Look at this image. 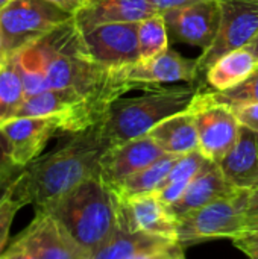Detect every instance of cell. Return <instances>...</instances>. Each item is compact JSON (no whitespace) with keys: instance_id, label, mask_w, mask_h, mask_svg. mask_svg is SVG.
I'll use <instances>...</instances> for the list:
<instances>
[{"instance_id":"1","label":"cell","mask_w":258,"mask_h":259,"mask_svg":"<svg viewBox=\"0 0 258 259\" xmlns=\"http://www.w3.org/2000/svg\"><path fill=\"white\" fill-rule=\"evenodd\" d=\"M26 97L47 90H70L102 111L134 87L119 82L111 68L91 59L71 17L15 55Z\"/></svg>"},{"instance_id":"2","label":"cell","mask_w":258,"mask_h":259,"mask_svg":"<svg viewBox=\"0 0 258 259\" xmlns=\"http://www.w3.org/2000/svg\"><path fill=\"white\" fill-rule=\"evenodd\" d=\"M109 147L103 120L71 134L62 146L21 170L12 184L11 197L24 206H38L61 196L85 179L99 176L100 159Z\"/></svg>"},{"instance_id":"3","label":"cell","mask_w":258,"mask_h":259,"mask_svg":"<svg viewBox=\"0 0 258 259\" xmlns=\"http://www.w3.org/2000/svg\"><path fill=\"white\" fill-rule=\"evenodd\" d=\"M35 209L52 214L91 253V259L120 225L119 196L100 176L85 179Z\"/></svg>"},{"instance_id":"4","label":"cell","mask_w":258,"mask_h":259,"mask_svg":"<svg viewBox=\"0 0 258 259\" xmlns=\"http://www.w3.org/2000/svg\"><path fill=\"white\" fill-rule=\"evenodd\" d=\"M199 90L195 87H148L141 96L116 99L103 115L111 147L148 135L160 121L186 111Z\"/></svg>"},{"instance_id":"5","label":"cell","mask_w":258,"mask_h":259,"mask_svg":"<svg viewBox=\"0 0 258 259\" xmlns=\"http://www.w3.org/2000/svg\"><path fill=\"white\" fill-rule=\"evenodd\" d=\"M249 190L237 188L228 196H224L178 220V240L184 247L214 240L236 238L248 225Z\"/></svg>"},{"instance_id":"6","label":"cell","mask_w":258,"mask_h":259,"mask_svg":"<svg viewBox=\"0 0 258 259\" xmlns=\"http://www.w3.org/2000/svg\"><path fill=\"white\" fill-rule=\"evenodd\" d=\"M2 259H91L68 231L49 212L36 209L35 219L9 241Z\"/></svg>"},{"instance_id":"7","label":"cell","mask_w":258,"mask_h":259,"mask_svg":"<svg viewBox=\"0 0 258 259\" xmlns=\"http://www.w3.org/2000/svg\"><path fill=\"white\" fill-rule=\"evenodd\" d=\"M71 17L47 0H11L0 11L6 56L15 55Z\"/></svg>"},{"instance_id":"8","label":"cell","mask_w":258,"mask_h":259,"mask_svg":"<svg viewBox=\"0 0 258 259\" xmlns=\"http://www.w3.org/2000/svg\"><path fill=\"white\" fill-rule=\"evenodd\" d=\"M193 111L199 150L211 161L219 162L236 144L240 132V123L234 109L213 99L208 93H198L190 105Z\"/></svg>"},{"instance_id":"9","label":"cell","mask_w":258,"mask_h":259,"mask_svg":"<svg viewBox=\"0 0 258 259\" xmlns=\"http://www.w3.org/2000/svg\"><path fill=\"white\" fill-rule=\"evenodd\" d=\"M258 33V0H220V24L213 44L198 58L205 73L224 55L246 47Z\"/></svg>"},{"instance_id":"10","label":"cell","mask_w":258,"mask_h":259,"mask_svg":"<svg viewBox=\"0 0 258 259\" xmlns=\"http://www.w3.org/2000/svg\"><path fill=\"white\" fill-rule=\"evenodd\" d=\"M85 50L100 65L116 70L140 61L138 21L105 23L82 32Z\"/></svg>"},{"instance_id":"11","label":"cell","mask_w":258,"mask_h":259,"mask_svg":"<svg viewBox=\"0 0 258 259\" xmlns=\"http://www.w3.org/2000/svg\"><path fill=\"white\" fill-rule=\"evenodd\" d=\"M172 39L207 50L217 36L220 0H202L161 12Z\"/></svg>"},{"instance_id":"12","label":"cell","mask_w":258,"mask_h":259,"mask_svg":"<svg viewBox=\"0 0 258 259\" xmlns=\"http://www.w3.org/2000/svg\"><path fill=\"white\" fill-rule=\"evenodd\" d=\"M113 73L119 82L134 88H148L176 82L192 83L198 79L199 64L198 59L184 58L178 52L167 49L152 59L137 61L134 64L116 68Z\"/></svg>"},{"instance_id":"13","label":"cell","mask_w":258,"mask_h":259,"mask_svg":"<svg viewBox=\"0 0 258 259\" xmlns=\"http://www.w3.org/2000/svg\"><path fill=\"white\" fill-rule=\"evenodd\" d=\"M184 255L178 238L119 226L93 259H181Z\"/></svg>"},{"instance_id":"14","label":"cell","mask_w":258,"mask_h":259,"mask_svg":"<svg viewBox=\"0 0 258 259\" xmlns=\"http://www.w3.org/2000/svg\"><path fill=\"white\" fill-rule=\"evenodd\" d=\"M119 211L122 228L178 238V219L157 191L119 196Z\"/></svg>"},{"instance_id":"15","label":"cell","mask_w":258,"mask_h":259,"mask_svg":"<svg viewBox=\"0 0 258 259\" xmlns=\"http://www.w3.org/2000/svg\"><path fill=\"white\" fill-rule=\"evenodd\" d=\"M166 152L149 137L128 140L109 147L100 159V179L111 188H116L131 175L155 162Z\"/></svg>"},{"instance_id":"16","label":"cell","mask_w":258,"mask_h":259,"mask_svg":"<svg viewBox=\"0 0 258 259\" xmlns=\"http://www.w3.org/2000/svg\"><path fill=\"white\" fill-rule=\"evenodd\" d=\"M0 129L9 140L14 162L26 167L41 155L53 134L61 132V121L58 117H14Z\"/></svg>"},{"instance_id":"17","label":"cell","mask_w":258,"mask_h":259,"mask_svg":"<svg viewBox=\"0 0 258 259\" xmlns=\"http://www.w3.org/2000/svg\"><path fill=\"white\" fill-rule=\"evenodd\" d=\"M225 179L240 190H258V132L240 124L236 144L217 162Z\"/></svg>"},{"instance_id":"18","label":"cell","mask_w":258,"mask_h":259,"mask_svg":"<svg viewBox=\"0 0 258 259\" xmlns=\"http://www.w3.org/2000/svg\"><path fill=\"white\" fill-rule=\"evenodd\" d=\"M157 12L151 0H87L73 18L84 32L105 23H137Z\"/></svg>"},{"instance_id":"19","label":"cell","mask_w":258,"mask_h":259,"mask_svg":"<svg viewBox=\"0 0 258 259\" xmlns=\"http://www.w3.org/2000/svg\"><path fill=\"white\" fill-rule=\"evenodd\" d=\"M234 188L224 176L219 164L216 161L208 159L202 170L193 178V181L189 184L184 194L172 203L169 208L173 212V215L179 220L181 217L224 197L236 191Z\"/></svg>"},{"instance_id":"20","label":"cell","mask_w":258,"mask_h":259,"mask_svg":"<svg viewBox=\"0 0 258 259\" xmlns=\"http://www.w3.org/2000/svg\"><path fill=\"white\" fill-rule=\"evenodd\" d=\"M148 135L166 152L172 155H186L199 149L196 121L190 106L154 126Z\"/></svg>"},{"instance_id":"21","label":"cell","mask_w":258,"mask_h":259,"mask_svg":"<svg viewBox=\"0 0 258 259\" xmlns=\"http://www.w3.org/2000/svg\"><path fill=\"white\" fill-rule=\"evenodd\" d=\"M257 67L258 61L254 53L248 47H242L219 58L208 67L205 77L214 91H224L242 83Z\"/></svg>"},{"instance_id":"22","label":"cell","mask_w":258,"mask_h":259,"mask_svg":"<svg viewBox=\"0 0 258 259\" xmlns=\"http://www.w3.org/2000/svg\"><path fill=\"white\" fill-rule=\"evenodd\" d=\"M207 161L208 158L199 149L181 155L167 173V176L164 178V181L157 188V193L161 197V200L169 206L175 203L184 194L189 184L202 170Z\"/></svg>"},{"instance_id":"23","label":"cell","mask_w":258,"mask_h":259,"mask_svg":"<svg viewBox=\"0 0 258 259\" xmlns=\"http://www.w3.org/2000/svg\"><path fill=\"white\" fill-rule=\"evenodd\" d=\"M26 99L23 77L14 55L0 62V124L17 117Z\"/></svg>"},{"instance_id":"24","label":"cell","mask_w":258,"mask_h":259,"mask_svg":"<svg viewBox=\"0 0 258 259\" xmlns=\"http://www.w3.org/2000/svg\"><path fill=\"white\" fill-rule=\"evenodd\" d=\"M179 156L181 155L164 153L155 162L131 175L113 190L119 196H134V194L157 191L158 185L164 181V178L167 176V173L170 171V168L173 167V164L178 161Z\"/></svg>"},{"instance_id":"25","label":"cell","mask_w":258,"mask_h":259,"mask_svg":"<svg viewBox=\"0 0 258 259\" xmlns=\"http://www.w3.org/2000/svg\"><path fill=\"white\" fill-rule=\"evenodd\" d=\"M140 61L152 59L169 49V32L161 12L138 21Z\"/></svg>"},{"instance_id":"26","label":"cell","mask_w":258,"mask_h":259,"mask_svg":"<svg viewBox=\"0 0 258 259\" xmlns=\"http://www.w3.org/2000/svg\"><path fill=\"white\" fill-rule=\"evenodd\" d=\"M210 94L214 100L222 102L231 108L243 103L258 102V67L242 83L224 91H210Z\"/></svg>"},{"instance_id":"27","label":"cell","mask_w":258,"mask_h":259,"mask_svg":"<svg viewBox=\"0 0 258 259\" xmlns=\"http://www.w3.org/2000/svg\"><path fill=\"white\" fill-rule=\"evenodd\" d=\"M24 205L21 202L11 197V193L0 203V256L3 255V252L6 250V247L9 244V231H11L12 222L15 219V214Z\"/></svg>"},{"instance_id":"28","label":"cell","mask_w":258,"mask_h":259,"mask_svg":"<svg viewBox=\"0 0 258 259\" xmlns=\"http://www.w3.org/2000/svg\"><path fill=\"white\" fill-rule=\"evenodd\" d=\"M234 246L243 252L246 256L252 259H258V232L257 231H243L239 237L233 238Z\"/></svg>"},{"instance_id":"29","label":"cell","mask_w":258,"mask_h":259,"mask_svg":"<svg viewBox=\"0 0 258 259\" xmlns=\"http://www.w3.org/2000/svg\"><path fill=\"white\" fill-rule=\"evenodd\" d=\"M24 167H20L14 162L12 159V152H11V144L3 131L0 129V176L8 175V173H15L21 171Z\"/></svg>"},{"instance_id":"30","label":"cell","mask_w":258,"mask_h":259,"mask_svg":"<svg viewBox=\"0 0 258 259\" xmlns=\"http://www.w3.org/2000/svg\"><path fill=\"white\" fill-rule=\"evenodd\" d=\"M233 109L242 126H246L258 132V102L243 103V105L234 106Z\"/></svg>"},{"instance_id":"31","label":"cell","mask_w":258,"mask_h":259,"mask_svg":"<svg viewBox=\"0 0 258 259\" xmlns=\"http://www.w3.org/2000/svg\"><path fill=\"white\" fill-rule=\"evenodd\" d=\"M258 226V190H254L249 197V206H248V225L246 229H251Z\"/></svg>"},{"instance_id":"32","label":"cell","mask_w":258,"mask_h":259,"mask_svg":"<svg viewBox=\"0 0 258 259\" xmlns=\"http://www.w3.org/2000/svg\"><path fill=\"white\" fill-rule=\"evenodd\" d=\"M47 2L56 5L58 8L64 9L65 12H68L71 15L78 14L87 3V0H47Z\"/></svg>"},{"instance_id":"33","label":"cell","mask_w":258,"mask_h":259,"mask_svg":"<svg viewBox=\"0 0 258 259\" xmlns=\"http://www.w3.org/2000/svg\"><path fill=\"white\" fill-rule=\"evenodd\" d=\"M151 2L158 12H164V11L172 9V8H179V6L192 5V3L202 2V0H151Z\"/></svg>"},{"instance_id":"34","label":"cell","mask_w":258,"mask_h":259,"mask_svg":"<svg viewBox=\"0 0 258 259\" xmlns=\"http://www.w3.org/2000/svg\"><path fill=\"white\" fill-rule=\"evenodd\" d=\"M21 171H15V173H8V175H2L0 176V203L2 200L11 193L12 190V184L15 181V178L20 175Z\"/></svg>"},{"instance_id":"35","label":"cell","mask_w":258,"mask_h":259,"mask_svg":"<svg viewBox=\"0 0 258 259\" xmlns=\"http://www.w3.org/2000/svg\"><path fill=\"white\" fill-rule=\"evenodd\" d=\"M246 47H248V49H249V50L254 53V56L257 58V61H258V33L255 35V38H254V39H252V41H251V42H249Z\"/></svg>"},{"instance_id":"36","label":"cell","mask_w":258,"mask_h":259,"mask_svg":"<svg viewBox=\"0 0 258 259\" xmlns=\"http://www.w3.org/2000/svg\"><path fill=\"white\" fill-rule=\"evenodd\" d=\"M6 58V52H5V44H3V33H2V27H0V62Z\"/></svg>"},{"instance_id":"37","label":"cell","mask_w":258,"mask_h":259,"mask_svg":"<svg viewBox=\"0 0 258 259\" xmlns=\"http://www.w3.org/2000/svg\"><path fill=\"white\" fill-rule=\"evenodd\" d=\"M9 2H11V0H0V11H2V9H3Z\"/></svg>"},{"instance_id":"38","label":"cell","mask_w":258,"mask_h":259,"mask_svg":"<svg viewBox=\"0 0 258 259\" xmlns=\"http://www.w3.org/2000/svg\"><path fill=\"white\" fill-rule=\"evenodd\" d=\"M248 231V229H246ZM251 231H257L258 232V226H254V228H251Z\"/></svg>"}]
</instances>
